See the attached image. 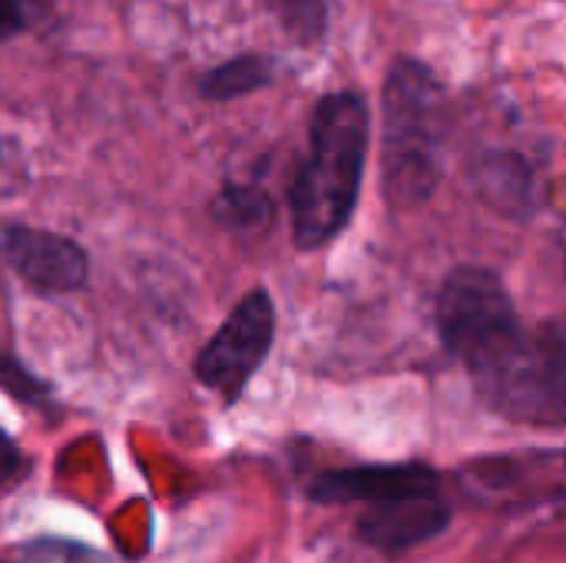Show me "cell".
Masks as SVG:
<instances>
[{
    "label": "cell",
    "instance_id": "6da1fadb",
    "mask_svg": "<svg viewBox=\"0 0 566 563\" xmlns=\"http://www.w3.org/2000/svg\"><path fill=\"white\" fill-rule=\"evenodd\" d=\"M371 139L368 103L352 93H332L315 106L308 156L292 186V229L302 249L332 242L352 219Z\"/></svg>",
    "mask_w": 566,
    "mask_h": 563
},
{
    "label": "cell",
    "instance_id": "7a4b0ae2",
    "mask_svg": "<svg viewBox=\"0 0 566 563\" xmlns=\"http://www.w3.org/2000/svg\"><path fill=\"white\" fill-rule=\"evenodd\" d=\"M448 136V103L438 76L401 56L385 80V189L391 206L415 209L441 183V153Z\"/></svg>",
    "mask_w": 566,
    "mask_h": 563
},
{
    "label": "cell",
    "instance_id": "3957f363",
    "mask_svg": "<svg viewBox=\"0 0 566 563\" xmlns=\"http://www.w3.org/2000/svg\"><path fill=\"white\" fill-rule=\"evenodd\" d=\"M481 402L501 418L564 428L566 425V319L524 332L501 358L471 375Z\"/></svg>",
    "mask_w": 566,
    "mask_h": 563
},
{
    "label": "cell",
    "instance_id": "277c9868",
    "mask_svg": "<svg viewBox=\"0 0 566 563\" xmlns=\"http://www.w3.org/2000/svg\"><path fill=\"white\" fill-rule=\"evenodd\" d=\"M438 332L471 375L524 335L507 285L484 265H461L444 279L438 292Z\"/></svg>",
    "mask_w": 566,
    "mask_h": 563
},
{
    "label": "cell",
    "instance_id": "5b68a950",
    "mask_svg": "<svg viewBox=\"0 0 566 563\" xmlns=\"http://www.w3.org/2000/svg\"><path fill=\"white\" fill-rule=\"evenodd\" d=\"M272 338H275V309L272 299L262 289H255L235 305V312L226 319L216 338L202 348V355L196 358V378L229 402L239 398V392L265 362Z\"/></svg>",
    "mask_w": 566,
    "mask_h": 563
},
{
    "label": "cell",
    "instance_id": "8992f818",
    "mask_svg": "<svg viewBox=\"0 0 566 563\" xmlns=\"http://www.w3.org/2000/svg\"><path fill=\"white\" fill-rule=\"evenodd\" d=\"M468 491L484 504H541L566 501V455L491 458L464 471Z\"/></svg>",
    "mask_w": 566,
    "mask_h": 563
},
{
    "label": "cell",
    "instance_id": "52a82bcc",
    "mask_svg": "<svg viewBox=\"0 0 566 563\" xmlns=\"http://www.w3.org/2000/svg\"><path fill=\"white\" fill-rule=\"evenodd\" d=\"M0 256L43 292H73L86 282V252L43 229L7 226L0 232Z\"/></svg>",
    "mask_w": 566,
    "mask_h": 563
},
{
    "label": "cell",
    "instance_id": "ba28073f",
    "mask_svg": "<svg viewBox=\"0 0 566 563\" xmlns=\"http://www.w3.org/2000/svg\"><path fill=\"white\" fill-rule=\"evenodd\" d=\"M438 475L424 465H368L322 475L308 494L322 504H378L408 494H434Z\"/></svg>",
    "mask_w": 566,
    "mask_h": 563
},
{
    "label": "cell",
    "instance_id": "9c48e42d",
    "mask_svg": "<svg viewBox=\"0 0 566 563\" xmlns=\"http://www.w3.org/2000/svg\"><path fill=\"white\" fill-rule=\"evenodd\" d=\"M451 521V508L441 501V494H408L368 504L358 534L378 551H405L415 544L431 541L441 534Z\"/></svg>",
    "mask_w": 566,
    "mask_h": 563
},
{
    "label": "cell",
    "instance_id": "30bf717a",
    "mask_svg": "<svg viewBox=\"0 0 566 563\" xmlns=\"http://www.w3.org/2000/svg\"><path fill=\"white\" fill-rule=\"evenodd\" d=\"M269 80H272V66L262 56H235V60L222 63L219 70H212L206 76L202 90L216 100H232V96L265 86Z\"/></svg>",
    "mask_w": 566,
    "mask_h": 563
},
{
    "label": "cell",
    "instance_id": "8fae6325",
    "mask_svg": "<svg viewBox=\"0 0 566 563\" xmlns=\"http://www.w3.org/2000/svg\"><path fill=\"white\" fill-rule=\"evenodd\" d=\"M265 3L295 40L302 43L322 40L328 23V0H265Z\"/></svg>",
    "mask_w": 566,
    "mask_h": 563
},
{
    "label": "cell",
    "instance_id": "7c38bea8",
    "mask_svg": "<svg viewBox=\"0 0 566 563\" xmlns=\"http://www.w3.org/2000/svg\"><path fill=\"white\" fill-rule=\"evenodd\" d=\"M269 212H272V202L265 199V192L242 189V186L226 189L216 202V219L226 222L229 229H255L269 222Z\"/></svg>",
    "mask_w": 566,
    "mask_h": 563
},
{
    "label": "cell",
    "instance_id": "4fadbf2b",
    "mask_svg": "<svg viewBox=\"0 0 566 563\" xmlns=\"http://www.w3.org/2000/svg\"><path fill=\"white\" fill-rule=\"evenodd\" d=\"M20 563H123L96 548L86 544H73V541H60V538H43V541H30L20 551Z\"/></svg>",
    "mask_w": 566,
    "mask_h": 563
},
{
    "label": "cell",
    "instance_id": "5bb4252c",
    "mask_svg": "<svg viewBox=\"0 0 566 563\" xmlns=\"http://www.w3.org/2000/svg\"><path fill=\"white\" fill-rule=\"evenodd\" d=\"M0 385H7V388H10V392H17V395H27V398L43 392V388H40L27 372H20V368H17L13 362H7L3 355H0Z\"/></svg>",
    "mask_w": 566,
    "mask_h": 563
},
{
    "label": "cell",
    "instance_id": "9a60e30c",
    "mask_svg": "<svg viewBox=\"0 0 566 563\" xmlns=\"http://www.w3.org/2000/svg\"><path fill=\"white\" fill-rule=\"evenodd\" d=\"M27 23V0H0V40L13 37Z\"/></svg>",
    "mask_w": 566,
    "mask_h": 563
},
{
    "label": "cell",
    "instance_id": "2e32d148",
    "mask_svg": "<svg viewBox=\"0 0 566 563\" xmlns=\"http://www.w3.org/2000/svg\"><path fill=\"white\" fill-rule=\"evenodd\" d=\"M17 471H20V451H17V445L0 431V484L10 481Z\"/></svg>",
    "mask_w": 566,
    "mask_h": 563
}]
</instances>
